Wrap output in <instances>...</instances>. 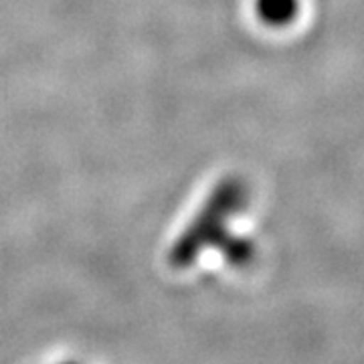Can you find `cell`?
<instances>
[{
  "mask_svg": "<svg viewBox=\"0 0 364 364\" xmlns=\"http://www.w3.org/2000/svg\"><path fill=\"white\" fill-rule=\"evenodd\" d=\"M249 184L239 174L223 176L217 182L196 213L188 229L182 233L172 249V261L178 267H186L207 249H219L223 241L233 233L231 223L247 208Z\"/></svg>",
  "mask_w": 364,
  "mask_h": 364,
  "instance_id": "1",
  "label": "cell"
},
{
  "mask_svg": "<svg viewBox=\"0 0 364 364\" xmlns=\"http://www.w3.org/2000/svg\"><path fill=\"white\" fill-rule=\"evenodd\" d=\"M255 14L272 28H286L301 13V0H253Z\"/></svg>",
  "mask_w": 364,
  "mask_h": 364,
  "instance_id": "2",
  "label": "cell"
},
{
  "mask_svg": "<svg viewBox=\"0 0 364 364\" xmlns=\"http://www.w3.org/2000/svg\"><path fill=\"white\" fill-rule=\"evenodd\" d=\"M217 251L221 253L223 259L227 261L229 265L237 267V269L249 267L255 261V257H257V245H255V241L251 237H247V235H241L237 233V231L229 235Z\"/></svg>",
  "mask_w": 364,
  "mask_h": 364,
  "instance_id": "3",
  "label": "cell"
}]
</instances>
